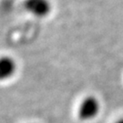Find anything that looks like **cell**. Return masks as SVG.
<instances>
[{"label": "cell", "mask_w": 123, "mask_h": 123, "mask_svg": "<svg viewBox=\"0 0 123 123\" xmlns=\"http://www.w3.org/2000/svg\"><path fill=\"white\" fill-rule=\"evenodd\" d=\"M17 64L11 57H0V81L10 79L16 72Z\"/></svg>", "instance_id": "3957f363"}, {"label": "cell", "mask_w": 123, "mask_h": 123, "mask_svg": "<svg viewBox=\"0 0 123 123\" xmlns=\"http://www.w3.org/2000/svg\"><path fill=\"white\" fill-rule=\"evenodd\" d=\"M25 7L36 17L43 18L48 16L51 10V5L49 0H26Z\"/></svg>", "instance_id": "7a4b0ae2"}, {"label": "cell", "mask_w": 123, "mask_h": 123, "mask_svg": "<svg viewBox=\"0 0 123 123\" xmlns=\"http://www.w3.org/2000/svg\"><path fill=\"white\" fill-rule=\"evenodd\" d=\"M99 102L98 98L95 97H87L81 104L79 109V116L82 120H90L94 119L99 111Z\"/></svg>", "instance_id": "6da1fadb"}, {"label": "cell", "mask_w": 123, "mask_h": 123, "mask_svg": "<svg viewBox=\"0 0 123 123\" xmlns=\"http://www.w3.org/2000/svg\"><path fill=\"white\" fill-rule=\"evenodd\" d=\"M116 123H123V118H121V119H119V120H118V121H117Z\"/></svg>", "instance_id": "277c9868"}]
</instances>
